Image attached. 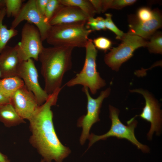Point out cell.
I'll use <instances>...</instances> for the list:
<instances>
[{
    "label": "cell",
    "mask_w": 162,
    "mask_h": 162,
    "mask_svg": "<svg viewBox=\"0 0 162 162\" xmlns=\"http://www.w3.org/2000/svg\"><path fill=\"white\" fill-rule=\"evenodd\" d=\"M61 88L49 95L46 100L40 106L29 120L31 135L30 144L46 162H62L71 152L70 148L63 145L56 132L51 107L56 105Z\"/></svg>",
    "instance_id": "6da1fadb"
},
{
    "label": "cell",
    "mask_w": 162,
    "mask_h": 162,
    "mask_svg": "<svg viewBox=\"0 0 162 162\" xmlns=\"http://www.w3.org/2000/svg\"><path fill=\"white\" fill-rule=\"evenodd\" d=\"M64 5L77 7L80 9L89 17H94L96 12L89 0H59Z\"/></svg>",
    "instance_id": "d6986e66"
},
{
    "label": "cell",
    "mask_w": 162,
    "mask_h": 162,
    "mask_svg": "<svg viewBox=\"0 0 162 162\" xmlns=\"http://www.w3.org/2000/svg\"><path fill=\"white\" fill-rule=\"evenodd\" d=\"M9 103H10V99L0 94V106Z\"/></svg>",
    "instance_id": "f546056e"
},
{
    "label": "cell",
    "mask_w": 162,
    "mask_h": 162,
    "mask_svg": "<svg viewBox=\"0 0 162 162\" xmlns=\"http://www.w3.org/2000/svg\"><path fill=\"white\" fill-rule=\"evenodd\" d=\"M121 43L113 48L104 57L106 64L111 69L118 71L122 64L131 57L137 48L146 46L147 41L135 35L126 33Z\"/></svg>",
    "instance_id": "8992f818"
},
{
    "label": "cell",
    "mask_w": 162,
    "mask_h": 162,
    "mask_svg": "<svg viewBox=\"0 0 162 162\" xmlns=\"http://www.w3.org/2000/svg\"><path fill=\"white\" fill-rule=\"evenodd\" d=\"M136 1L135 0H102V13L110 8L120 9L133 4Z\"/></svg>",
    "instance_id": "ffe728a7"
},
{
    "label": "cell",
    "mask_w": 162,
    "mask_h": 162,
    "mask_svg": "<svg viewBox=\"0 0 162 162\" xmlns=\"http://www.w3.org/2000/svg\"><path fill=\"white\" fill-rule=\"evenodd\" d=\"M154 14L153 10L147 7L140 8L137 13L136 19L140 22H145L151 20Z\"/></svg>",
    "instance_id": "4316f807"
},
{
    "label": "cell",
    "mask_w": 162,
    "mask_h": 162,
    "mask_svg": "<svg viewBox=\"0 0 162 162\" xmlns=\"http://www.w3.org/2000/svg\"><path fill=\"white\" fill-rule=\"evenodd\" d=\"M17 76L22 80L27 89L33 93L39 106L46 100L49 95L40 85L38 71L33 59H29L20 63Z\"/></svg>",
    "instance_id": "8fae6325"
},
{
    "label": "cell",
    "mask_w": 162,
    "mask_h": 162,
    "mask_svg": "<svg viewBox=\"0 0 162 162\" xmlns=\"http://www.w3.org/2000/svg\"><path fill=\"white\" fill-rule=\"evenodd\" d=\"M37 8L44 16L48 0H35Z\"/></svg>",
    "instance_id": "83f0119b"
},
{
    "label": "cell",
    "mask_w": 162,
    "mask_h": 162,
    "mask_svg": "<svg viewBox=\"0 0 162 162\" xmlns=\"http://www.w3.org/2000/svg\"><path fill=\"white\" fill-rule=\"evenodd\" d=\"M24 20L36 27L40 32L42 41L46 40L51 26L46 21L44 16L38 10L35 0H29L22 5L12 22L10 28L16 29Z\"/></svg>",
    "instance_id": "30bf717a"
},
{
    "label": "cell",
    "mask_w": 162,
    "mask_h": 162,
    "mask_svg": "<svg viewBox=\"0 0 162 162\" xmlns=\"http://www.w3.org/2000/svg\"><path fill=\"white\" fill-rule=\"evenodd\" d=\"M3 8H2L1 7H0V13L2 10V9Z\"/></svg>",
    "instance_id": "d6a6232c"
},
{
    "label": "cell",
    "mask_w": 162,
    "mask_h": 162,
    "mask_svg": "<svg viewBox=\"0 0 162 162\" xmlns=\"http://www.w3.org/2000/svg\"><path fill=\"white\" fill-rule=\"evenodd\" d=\"M92 31L80 24L51 26L46 40L52 46L85 48Z\"/></svg>",
    "instance_id": "3957f363"
},
{
    "label": "cell",
    "mask_w": 162,
    "mask_h": 162,
    "mask_svg": "<svg viewBox=\"0 0 162 162\" xmlns=\"http://www.w3.org/2000/svg\"><path fill=\"white\" fill-rule=\"evenodd\" d=\"M61 5L59 0H48L44 15L46 22L48 23Z\"/></svg>",
    "instance_id": "603a6c76"
},
{
    "label": "cell",
    "mask_w": 162,
    "mask_h": 162,
    "mask_svg": "<svg viewBox=\"0 0 162 162\" xmlns=\"http://www.w3.org/2000/svg\"><path fill=\"white\" fill-rule=\"evenodd\" d=\"M21 62L16 45H7L0 53L1 78L17 76L18 68Z\"/></svg>",
    "instance_id": "9a60e30c"
},
{
    "label": "cell",
    "mask_w": 162,
    "mask_h": 162,
    "mask_svg": "<svg viewBox=\"0 0 162 162\" xmlns=\"http://www.w3.org/2000/svg\"><path fill=\"white\" fill-rule=\"evenodd\" d=\"M6 15L4 7L0 13V53L7 45L9 40L18 33V31L16 29L11 28L8 29L6 25L3 24V20Z\"/></svg>",
    "instance_id": "ac0fdd59"
},
{
    "label": "cell",
    "mask_w": 162,
    "mask_h": 162,
    "mask_svg": "<svg viewBox=\"0 0 162 162\" xmlns=\"http://www.w3.org/2000/svg\"><path fill=\"white\" fill-rule=\"evenodd\" d=\"M1 71L0 70V78H1Z\"/></svg>",
    "instance_id": "836d02e7"
},
{
    "label": "cell",
    "mask_w": 162,
    "mask_h": 162,
    "mask_svg": "<svg viewBox=\"0 0 162 162\" xmlns=\"http://www.w3.org/2000/svg\"><path fill=\"white\" fill-rule=\"evenodd\" d=\"M93 42L96 48L104 51L110 49L112 44L110 39L104 37H99L94 39Z\"/></svg>",
    "instance_id": "484cf974"
},
{
    "label": "cell",
    "mask_w": 162,
    "mask_h": 162,
    "mask_svg": "<svg viewBox=\"0 0 162 162\" xmlns=\"http://www.w3.org/2000/svg\"><path fill=\"white\" fill-rule=\"evenodd\" d=\"M89 17L77 7L62 4L48 23L51 26L71 24L85 25Z\"/></svg>",
    "instance_id": "4fadbf2b"
},
{
    "label": "cell",
    "mask_w": 162,
    "mask_h": 162,
    "mask_svg": "<svg viewBox=\"0 0 162 162\" xmlns=\"http://www.w3.org/2000/svg\"><path fill=\"white\" fill-rule=\"evenodd\" d=\"M6 14L8 17H15L22 6V0H4Z\"/></svg>",
    "instance_id": "7402d4cb"
},
{
    "label": "cell",
    "mask_w": 162,
    "mask_h": 162,
    "mask_svg": "<svg viewBox=\"0 0 162 162\" xmlns=\"http://www.w3.org/2000/svg\"><path fill=\"white\" fill-rule=\"evenodd\" d=\"M86 27L92 31L104 30L106 28L104 19L101 17H89L86 23Z\"/></svg>",
    "instance_id": "d4e9b609"
},
{
    "label": "cell",
    "mask_w": 162,
    "mask_h": 162,
    "mask_svg": "<svg viewBox=\"0 0 162 162\" xmlns=\"http://www.w3.org/2000/svg\"><path fill=\"white\" fill-rule=\"evenodd\" d=\"M0 122L7 127L16 126L26 122L10 103L0 106Z\"/></svg>",
    "instance_id": "2e32d148"
},
{
    "label": "cell",
    "mask_w": 162,
    "mask_h": 162,
    "mask_svg": "<svg viewBox=\"0 0 162 162\" xmlns=\"http://www.w3.org/2000/svg\"><path fill=\"white\" fill-rule=\"evenodd\" d=\"M86 56L83 67L81 71L68 81L65 85L69 87L77 85L87 87L92 94L105 86L106 82L97 70L96 63L97 50L93 40L88 39L86 46Z\"/></svg>",
    "instance_id": "277c9868"
},
{
    "label": "cell",
    "mask_w": 162,
    "mask_h": 162,
    "mask_svg": "<svg viewBox=\"0 0 162 162\" xmlns=\"http://www.w3.org/2000/svg\"><path fill=\"white\" fill-rule=\"evenodd\" d=\"M105 18L104 19L106 28L113 32L116 35V38L122 40L124 36L126 33L119 29L113 22L112 19V15L110 13L105 14Z\"/></svg>",
    "instance_id": "cb8c5ba5"
},
{
    "label": "cell",
    "mask_w": 162,
    "mask_h": 162,
    "mask_svg": "<svg viewBox=\"0 0 162 162\" xmlns=\"http://www.w3.org/2000/svg\"><path fill=\"white\" fill-rule=\"evenodd\" d=\"M82 90L86 94L87 98V113L78 119L77 125L82 128V131L80 139L81 145H83L90 135V130L95 123L100 121L99 115L104 100L110 95L111 90L110 87L102 91L96 98L90 95L88 88L83 87Z\"/></svg>",
    "instance_id": "52a82bcc"
},
{
    "label": "cell",
    "mask_w": 162,
    "mask_h": 162,
    "mask_svg": "<svg viewBox=\"0 0 162 162\" xmlns=\"http://www.w3.org/2000/svg\"><path fill=\"white\" fill-rule=\"evenodd\" d=\"M147 42L146 46L149 51L152 53L162 54V34L161 32H155Z\"/></svg>",
    "instance_id": "44dd1931"
},
{
    "label": "cell",
    "mask_w": 162,
    "mask_h": 162,
    "mask_svg": "<svg viewBox=\"0 0 162 162\" xmlns=\"http://www.w3.org/2000/svg\"><path fill=\"white\" fill-rule=\"evenodd\" d=\"M110 118L111 121V125L109 131L101 135L93 133L89 135L88 139L89 141L88 148L94 143L100 140H105L108 138L113 136L118 139H125L130 141L140 149L143 152L147 153L149 151L148 147L143 145L137 140L134 134V129L136 127L137 121L132 118L127 122L128 125L123 124L118 117L119 110L117 108L109 105Z\"/></svg>",
    "instance_id": "5b68a950"
},
{
    "label": "cell",
    "mask_w": 162,
    "mask_h": 162,
    "mask_svg": "<svg viewBox=\"0 0 162 162\" xmlns=\"http://www.w3.org/2000/svg\"><path fill=\"white\" fill-rule=\"evenodd\" d=\"M24 85L22 80L17 76L0 80V94L9 98L19 88Z\"/></svg>",
    "instance_id": "e0dca14e"
},
{
    "label": "cell",
    "mask_w": 162,
    "mask_h": 162,
    "mask_svg": "<svg viewBox=\"0 0 162 162\" xmlns=\"http://www.w3.org/2000/svg\"><path fill=\"white\" fill-rule=\"evenodd\" d=\"M74 48L69 46L44 47L38 57L44 90L50 95L61 88L64 74L71 69L72 55Z\"/></svg>",
    "instance_id": "7a4b0ae2"
},
{
    "label": "cell",
    "mask_w": 162,
    "mask_h": 162,
    "mask_svg": "<svg viewBox=\"0 0 162 162\" xmlns=\"http://www.w3.org/2000/svg\"><path fill=\"white\" fill-rule=\"evenodd\" d=\"M40 162H45L44 160L42 159H41Z\"/></svg>",
    "instance_id": "1f68e13d"
},
{
    "label": "cell",
    "mask_w": 162,
    "mask_h": 162,
    "mask_svg": "<svg viewBox=\"0 0 162 162\" xmlns=\"http://www.w3.org/2000/svg\"><path fill=\"white\" fill-rule=\"evenodd\" d=\"M96 13L100 14L102 12V0H89Z\"/></svg>",
    "instance_id": "f1b7e54d"
},
{
    "label": "cell",
    "mask_w": 162,
    "mask_h": 162,
    "mask_svg": "<svg viewBox=\"0 0 162 162\" xmlns=\"http://www.w3.org/2000/svg\"><path fill=\"white\" fill-rule=\"evenodd\" d=\"M152 18L150 20L140 22L136 18L129 25V30L128 33L138 36L144 39L150 38L156 31L161 27L162 16L157 9L153 10Z\"/></svg>",
    "instance_id": "5bb4252c"
},
{
    "label": "cell",
    "mask_w": 162,
    "mask_h": 162,
    "mask_svg": "<svg viewBox=\"0 0 162 162\" xmlns=\"http://www.w3.org/2000/svg\"><path fill=\"white\" fill-rule=\"evenodd\" d=\"M40 32L34 25L27 22L22 28L20 41L16 45L20 61L29 59L38 61L44 46Z\"/></svg>",
    "instance_id": "ba28073f"
},
{
    "label": "cell",
    "mask_w": 162,
    "mask_h": 162,
    "mask_svg": "<svg viewBox=\"0 0 162 162\" xmlns=\"http://www.w3.org/2000/svg\"><path fill=\"white\" fill-rule=\"evenodd\" d=\"M131 92H135L142 95L145 100V105L142 111L139 116L142 118L151 123V127L147 134L148 139H152L153 133L155 132L159 135L162 124V111L158 101L148 91L142 88L130 90Z\"/></svg>",
    "instance_id": "9c48e42d"
},
{
    "label": "cell",
    "mask_w": 162,
    "mask_h": 162,
    "mask_svg": "<svg viewBox=\"0 0 162 162\" xmlns=\"http://www.w3.org/2000/svg\"><path fill=\"white\" fill-rule=\"evenodd\" d=\"M10 103L22 118L28 121L40 106L33 93L25 85L17 89L10 97Z\"/></svg>",
    "instance_id": "7c38bea8"
},
{
    "label": "cell",
    "mask_w": 162,
    "mask_h": 162,
    "mask_svg": "<svg viewBox=\"0 0 162 162\" xmlns=\"http://www.w3.org/2000/svg\"><path fill=\"white\" fill-rule=\"evenodd\" d=\"M0 162H10L7 156L0 152Z\"/></svg>",
    "instance_id": "4dcf8cb0"
}]
</instances>
